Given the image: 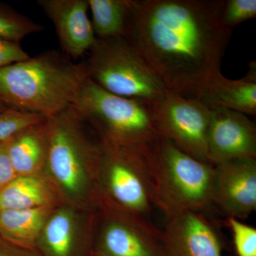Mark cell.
<instances>
[{
	"label": "cell",
	"mask_w": 256,
	"mask_h": 256,
	"mask_svg": "<svg viewBox=\"0 0 256 256\" xmlns=\"http://www.w3.org/2000/svg\"><path fill=\"white\" fill-rule=\"evenodd\" d=\"M225 0H129L124 38L166 90L200 100L232 38Z\"/></svg>",
	"instance_id": "6da1fadb"
},
{
	"label": "cell",
	"mask_w": 256,
	"mask_h": 256,
	"mask_svg": "<svg viewBox=\"0 0 256 256\" xmlns=\"http://www.w3.org/2000/svg\"><path fill=\"white\" fill-rule=\"evenodd\" d=\"M87 78L84 62L46 50L0 68V101L10 109L50 118L72 105Z\"/></svg>",
	"instance_id": "7a4b0ae2"
},
{
	"label": "cell",
	"mask_w": 256,
	"mask_h": 256,
	"mask_svg": "<svg viewBox=\"0 0 256 256\" xmlns=\"http://www.w3.org/2000/svg\"><path fill=\"white\" fill-rule=\"evenodd\" d=\"M72 105L102 140L116 146L149 154L161 138L150 102L114 95L90 78L82 82Z\"/></svg>",
	"instance_id": "3957f363"
},
{
	"label": "cell",
	"mask_w": 256,
	"mask_h": 256,
	"mask_svg": "<svg viewBox=\"0 0 256 256\" xmlns=\"http://www.w3.org/2000/svg\"><path fill=\"white\" fill-rule=\"evenodd\" d=\"M148 160L156 207L166 216L184 210L204 214L213 206V165L190 156L163 137Z\"/></svg>",
	"instance_id": "277c9868"
},
{
	"label": "cell",
	"mask_w": 256,
	"mask_h": 256,
	"mask_svg": "<svg viewBox=\"0 0 256 256\" xmlns=\"http://www.w3.org/2000/svg\"><path fill=\"white\" fill-rule=\"evenodd\" d=\"M88 78L106 92L150 102L166 88L124 36L96 38L84 62Z\"/></svg>",
	"instance_id": "5b68a950"
},
{
	"label": "cell",
	"mask_w": 256,
	"mask_h": 256,
	"mask_svg": "<svg viewBox=\"0 0 256 256\" xmlns=\"http://www.w3.org/2000/svg\"><path fill=\"white\" fill-rule=\"evenodd\" d=\"M98 174L111 208L148 218L156 206L148 156L102 139Z\"/></svg>",
	"instance_id": "8992f818"
},
{
	"label": "cell",
	"mask_w": 256,
	"mask_h": 256,
	"mask_svg": "<svg viewBox=\"0 0 256 256\" xmlns=\"http://www.w3.org/2000/svg\"><path fill=\"white\" fill-rule=\"evenodd\" d=\"M82 120L72 105L46 119L47 166L60 186L72 194L87 188L88 174H98V146H92L84 138Z\"/></svg>",
	"instance_id": "52a82bcc"
},
{
	"label": "cell",
	"mask_w": 256,
	"mask_h": 256,
	"mask_svg": "<svg viewBox=\"0 0 256 256\" xmlns=\"http://www.w3.org/2000/svg\"><path fill=\"white\" fill-rule=\"evenodd\" d=\"M150 106L161 137L190 156L208 163L207 132L212 110L200 100L185 98L168 90Z\"/></svg>",
	"instance_id": "ba28073f"
},
{
	"label": "cell",
	"mask_w": 256,
	"mask_h": 256,
	"mask_svg": "<svg viewBox=\"0 0 256 256\" xmlns=\"http://www.w3.org/2000/svg\"><path fill=\"white\" fill-rule=\"evenodd\" d=\"M110 208L104 218L95 256H164L162 230L144 217Z\"/></svg>",
	"instance_id": "9c48e42d"
},
{
	"label": "cell",
	"mask_w": 256,
	"mask_h": 256,
	"mask_svg": "<svg viewBox=\"0 0 256 256\" xmlns=\"http://www.w3.org/2000/svg\"><path fill=\"white\" fill-rule=\"evenodd\" d=\"M212 200L228 218H247L256 210V160L213 165Z\"/></svg>",
	"instance_id": "30bf717a"
},
{
	"label": "cell",
	"mask_w": 256,
	"mask_h": 256,
	"mask_svg": "<svg viewBox=\"0 0 256 256\" xmlns=\"http://www.w3.org/2000/svg\"><path fill=\"white\" fill-rule=\"evenodd\" d=\"M208 163L212 165L238 160H256V127L246 114L212 110L207 132Z\"/></svg>",
	"instance_id": "8fae6325"
},
{
	"label": "cell",
	"mask_w": 256,
	"mask_h": 256,
	"mask_svg": "<svg viewBox=\"0 0 256 256\" xmlns=\"http://www.w3.org/2000/svg\"><path fill=\"white\" fill-rule=\"evenodd\" d=\"M166 217L163 256H222L220 236L204 214L184 210Z\"/></svg>",
	"instance_id": "7c38bea8"
},
{
	"label": "cell",
	"mask_w": 256,
	"mask_h": 256,
	"mask_svg": "<svg viewBox=\"0 0 256 256\" xmlns=\"http://www.w3.org/2000/svg\"><path fill=\"white\" fill-rule=\"evenodd\" d=\"M54 25L64 54L76 60L88 54L96 40L88 16V0H38Z\"/></svg>",
	"instance_id": "4fadbf2b"
},
{
	"label": "cell",
	"mask_w": 256,
	"mask_h": 256,
	"mask_svg": "<svg viewBox=\"0 0 256 256\" xmlns=\"http://www.w3.org/2000/svg\"><path fill=\"white\" fill-rule=\"evenodd\" d=\"M200 100L210 110L226 109L246 116L256 114V65L252 62L246 76L229 80L222 74L214 79Z\"/></svg>",
	"instance_id": "5bb4252c"
},
{
	"label": "cell",
	"mask_w": 256,
	"mask_h": 256,
	"mask_svg": "<svg viewBox=\"0 0 256 256\" xmlns=\"http://www.w3.org/2000/svg\"><path fill=\"white\" fill-rule=\"evenodd\" d=\"M46 120L24 130L8 141V153L16 176H32L46 163Z\"/></svg>",
	"instance_id": "9a60e30c"
},
{
	"label": "cell",
	"mask_w": 256,
	"mask_h": 256,
	"mask_svg": "<svg viewBox=\"0 0 256 256\" xmlns=\"http://www.w3.org/2000/svg\"><path fill=\"white\" fill-rule=\"evenodd\" d=\"M47 206L0 210V235L15 245L32 248L44 226Z\"/></svg>",
	"instance_id": "2e32d148"
},
{
	"label": "cell",
	"mask_w": 256,
	"mask_h": 256,
	"mask_svg": "<svg viewBox=\"0 0 256 256\" xmlns=\"http://www.w3.org/2000/svg\"><path fill=\"white\" fill-rule=\"evenodd\" d=\"M50 200L45 184L33 176H18L0 188V210L46 206Z\"/></svg>",
	"instance_id": "e0dca14e"
},
{
	"label": "cell",
	"mask_w": 256,
	"mask_h": 256,
	"mask_svg": "<svg viewBox=\"0 0 256 256\" xmlns=\"http://www.w3.org/2000/svg\"><path fill=\"white\" fill-rule=\"evenodd\" d=\"M88 2L96 38L105 40L124 36L129 0H88Z\"/></svg>",
	"instance_id": "ac0fdd59"
},
{
	"label": "cell",
	"mask_w": 256,
	"mask_h": 256,
	"mask_svg": "<svg viewBox=\"0 0 256 256\" xmlns=\"http://www.w3.org/2000/svg\"><path fill=\"white\" fill-rule=\"evenodd\" d=\"M42 250L44 256H79L73 220L67 212L56 214L45 226Z\"/></svg>",
	"instance_id": "d6986e66"
},
{
	"label": "cell",
	"mask_w": 256,
	"mask_h": 256,
	"mask_svg": "<svg viewBox=\"0 0 256 256\" xmlns=\"http://www.w3.org/2000/svg\"><path fill=\"white\" fill-rule=\"evenodd\" d=\"M44 30L42 25L0 2V38L20 43L28 35Z\"/></svg>",
	"instance_id": "ffe728a7"
},
{
	"label": "cell",
	"mask_w": 256,
	"mask_h": 256,
	"mask_svg": "<svg viewBox=\"0 0 256 256\" xmlns=\"http://www.w3.org/2000/svg\"><path fill=\"white\" fill-rule=\"evenodd\" d=\"M40 114L10 109L0 112V142H8L24 130L46 120Z\"/></svg>",
	"instance_id": "44dd1931"
},
{
	"label": "cell",
	"mask_w": 256,
	"mask_h": 256,
	"mask_svg": "<svg viewBox=\"0 0 256 256\" xmlns=\"http://www.w3.org/2000/svg\"><path fill=\"white\" fill-rule=\"evenodd\" d=\"M256 0H225L222 12V22L230 30L238 24L256 18Z\"/></svg>",
	"instance_id": "7402d4cb"
},
{
	"label": "cell",
	"mask_w": 256,
	"mask_h": 256,
	"mask_svg": "<svg viewBox=\"0 0 256 256\" xmlns=\"http://www.w3.org/2000/svg\"><path fill=\"white\" fill-rule=\"evenodd\" d=\"M237 256H256V228L237 218H228Z\"/></svg>",
	"instance_id": "603a6c76"
},
{
	"label": "cell",
	"mask_w": 256,
	"mask_h": 256,
	"mask_svg": "<svg viewBox=\"0 0 256 256\" xmlns=\"http://www.w3.org/2000/svg\"><path fill=\"white\" fill-rule=\"evenodd\" d=\"M20 43L0 38V68L30 58Z\"/></svg>",
	"instance_id": "cb8c5ba5"
},
{
	"label": "cell",
	"mask_w": 256,
	"mask_h": 256,
	"mask_svg": "<svg viewBox=\"0 0 256 256\" xmlns=\"http://www.w3.org/2000/svg\"><path fill=\"white\" fill-rule=\"evenodd\" d=\"M8 153V142H0V188L16 178Z\"/></svg>",
	"instance_id": "d4e9b609"
},
{
	"label": "cell",
	"mask_w": 256,
	"mask_h": 256,
	"mask_svg": "<svg viewBox=\"0 0 256 256\" xmlns=\"http://www.w3.org/2000/svg\"><path fill=\"white\" fill-rule=\"evenodd\" d=\"M0 256H28L26 254L16 250L14 248L10 246L4 242H0Z\"/></svg>",
	"instance_id": "484cf974"
},
{
	"label": "cell",
	"mask_w": 256,
	"mask_h": 256,
	"mask_svg": "<svg viewBox=\"0 0 256 256\" xmlns=\"http://www.w3.org/2000/svg\"><path fill=\"white\" fill-rule=\"evenodd\" d=\"M8 110H10L9 108L6 107L3 102H2L1 101H0V112H4V111Z\"/></svg>",
	"instance_id": "4316f807"
}]
</instances>
